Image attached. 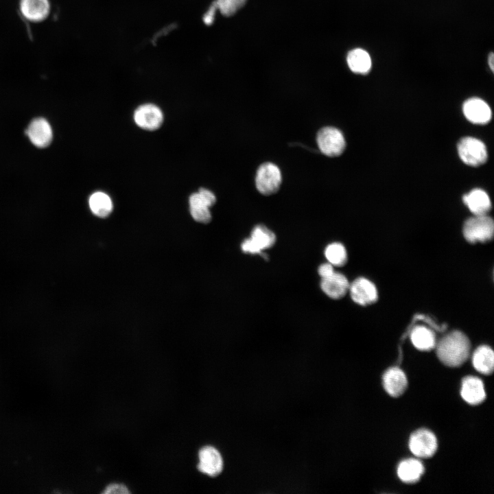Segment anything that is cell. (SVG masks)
Returning <instances> with one entry per match:
<instances>
[{"mask_svg":"<svg viewBox=\"0 0 494 494\" xmlns=\"http://www.w3.org/2000/svg\"><path fill=\"white\" fill-rule=\"evenodd\" d=\"M333 266L329 262L322 263L319 266L318 272L321 279L328 277L335 272Z\"/></svg>","mask_w":494,"mask_h":494,"instance_id":"obj_28","label":"cell"},{"mask_svg":"<svg viewBox=\"0 0 494 494\" xmlns=\"http://www.w3.org/2000/svg\"><path fill=\"white\" fill-rule=\"evenodd\" d=\"M458 152L460 159L470 166H479L487 159V150L480 140L467 137L460 139L458 144Z\"/></svg>","mask_w":494,"mask_h":494,"instance_id":"obj_5","label":"cell"},{"mask_svg":"<svg viewBox=\"0 0 494 494\" xmlns=\"http://www.w3.org/2000/svg\"><path fill=\"white\" fill-rule=\"evenodd\" d=\"M488 64L491 70L493 72L494 70V55L493 53L491 52L488 56Z\"/></svg>","mask_w":494,"mask_h":494,"instance_id":"obj_30","label":"cell"},{"mask_svg":"<svg viewBox=\"0 0 494 494\" xmlns=\"http://www.w3.org/2000/svg\"><path fill=\"white\" fill-rule=\"evenodd\" d=\"M247 0H216L217 8L226 16H231L243 7Z\"/></svg>","mask_w":494,"mask_h":494,"instance_id":"obj_25","label":"cell"},{"mask_svg":"<svg viewBox=\"0 0 494 494\" xmlns=\"http://www.w3.org/2000/svg\"><path fill=\"white\" fill-rule=\"evenodd\" d=\"M216 9H217V6L216 2L215 1L204 16V20L207 24H210L213 22Z\"/></svg>","mask_w":494,"mask_h":494,"instance_id":"obj_29","label":"cell"},{"mask_svg":"<svg viewBox=\"0 0 494 494\" xmlns=\"http://www.w3.org/2000/svg\"><path fill=\"white\" fill-rule=\"evenodd\" d=\"M435 347L437 356L443 364L449 367H458L469 357L471 344L464 333L454 331L443 336Z\"/></svg>","mask_w":494,"mask_h":494,"instance_id":"obj_1","label":"cell"},{"mask_svg":"<svg viewBox=\"0 0 494 494\" xmlns=\"http://www.w3.org/2000/svg\"><path fill=\"white\" fill-rule=\"evenodd\" d=\"M198 469L210 476L218 475L223 468V460L217 449L212 446L202 447L198 454Z\"/></svg>","mask_w":494,"mask_h":494,"instance_id":"obj_10","label":"cell"},{"mask_svg":"<svg viewBox=\"0 0 494 494\" xmlns=\"http://www.w3.org/2000/svg\"><path fill=\"white\" fill-rule=\"evenodd\" d=\"M316 142L320 152L329 157L340 156L346 148L342 132L331 126L322 128L318 132Z\"/></svg>","mask_w":494,"mask_h":494,"instance_id":"obj_3","label":"cell"},{"mask_svg":"<svg viewBox=\"0 0 494 494\" xmlns=\"http://www.w3.org/2000/svg\"><path fill=\"white\" fill-rule=\"evenodd\" d=\"M190 213L196 222L207 224L211 220L209 208H189Z\"/></svg>","mask_w":494,"mask_h":494,"instance_id":"obj_26","label":"cell"},{"mask_svg":"<svg viewBox=\"0 0 494 494\" xmlns=\"http://www.w3.org/2000/svg\"><path fill=\"white\" fill-rule=\"evenodd\" d=\"M346 61L349 69L355 73L366 74L371 67V59L368 53L360 48L350 51Z\"/></svg>","mask_w":494,"mask_h":494,"instance_id":"obj_20","label":"cell"},{"mask_svg":"<svg viewBox=\"0 0 494 494\" xmlns=\"http://www.w3.org/2000/svg\"><path fill=\"white\" fill-rule=\"evenodd\" d=\"M413 345L421 351H430L436 346V337L434 332L425 326L414 327L410 333Z\"/></svg>","mask_w":494,"mask_h":494,"instance_id":"obj_21","label":"cell"},{"mask_svg":"<svg viewBox=\"0 0 494 494\" xmlns=\"http://www.w3.org/2000/svg\"><path fill=\"white\" fill-rule=\"evenodd\" d=\"M135 123L146 130H155L162 124L163 115L161 109L154 104H146L138 107L134 113Z\"/></svg>","mask_w":494,"mask_h":494,"instance_id":"obj_8","label":"cell"},{"mask_svg":"<svg viewBox=\"0 0 494 494\" xmlns=\"http://www.w3.org/2000/svg\"><path fill=\"white\" fill-rule=\"evenodd\" d=\"M383 385L390 396L397 397L405 392L408 386L407 377L401 369L392 367L384 373Z\"/></svg>","mask_w":494,"mask_h":494,"instance_id":"obj_14","label":"cell"},{"mask_svg":"<svg viewBox=\"0 0 494 494\" xmlns=\"http://www.w3.org/2000/svg\"><path fill=\"white\" fill-rule=\"evenodd\" d=\"M26 133L31 142L38 148L48 146L52 139V130L49 122L43 118L34 119Z\"/></svg>","mask_w":494,"mask_h":494,"instance_id":"obj_12","label":"cell"},{"mask_svg":"<svg viewBox=\"0 0 494 494\" xmlns=\"http://www.w3.org/2000/svg\"><path fill=\"white\" fill-rule=\"evenodd\" d=\"M473 365L475 370L482 374H491L494 368L493 350L489 346H479L473 353Z\"/></svg>","mask_w":494,"mask_h":494,"instance_id":"obj_19","label":"cell"},{"mask_svg":"<svg viewBox=\"0 0 494 494\" xmlns=\"http://www.w3.org/2000/svg\"><path fill=\"white\" fill-rule=\"evenodd\" d=\"M21 10L27 19L38 22L48 16L49 3L48 0H21Z\"/></svg>","mask_w":494,"mask_h":494,"instance_id":"obj_17","label":"cell"},{"mask_svg":"<svg viewBox=\"0 0 494 494\" xmlns=\"http://www.w3.org/2000/svg\"><path fill=\"white\" fill-rule=\"evenodd\" d=\"M216 201L215 196L211 191L201 188L191 194L189 199V208H209Z\"/></svg>","mask_w":494,"mask_h":494,"instance_id":"obj_24","label":"cell"},{"mask_svg":"<svg viewBox=\"0 0 494 494\" xmlns=\"http://www.w3.org/2000/svg\"><path fill=\"white\" fill-rule=\"evenodd\" d=\"M349 283L342 274L334 272L328 277L321 279L320 287L322 292L333 299L342 298L349 288Z\"/></svg>","mask_w":494,"mask_h":494,"instance_id":"obj_13","label":"cell"},{"mask_svg":"<svg viewBox=\"0 0 494 494\" xmlns=\"http://www.w3.org/2000/svg\"><path fill=\"white\" fill-rule=\"evenodd\" d=\"M461 396L471 405H478L484 401L486 393L483 382L478 377L469 376L463 379Z\"/></svg>","mask_w":494,"mask_h":494,"instance_id":"obj_15","label":"cell"},{"mask_svg":"<svg viewBox=\"0 0 494 494\" xmlns=\"http://www.w3.org/2000/svg\"><path fill=\"white\" fill-rule=\"evenodd\" d=\"M494 224L487 215H475L469 218L463 226L464 238L471 243L485 242L492 239Z\"/></svg>","mask_w":494,"mask_h":494,"instance_id":"obj_2","label":"cell"},{"mask_svg":"<svg viewBox=\"0 0 494 494\" xmlns=\"http://www.w3.org/2000/svg\"><path fill=\"white\" fill-rule=\"evenodd\" d=\"M89 204L93 213L99 217H106L113 210L110 198L105 193L97 191L89 198Z\"/></svg>","mask_w":494,"mask_h":494,"instance_id":"obj_22","label":"cell"},{"mask_svg":"<svg viewBox=\"0 0 494 494\" xmlns=\"http://www.w3.org/2000/svg\"><path fill=\"white\" fill-rule=\"evenodd\" d=\"M463 202L475 215H486L491 208L489 196L481 189H474L464 195Z\"/></svg>","mask_w":494,"mask_h":494,"instance_id":"obj_16","label":"cell"},{"mask_svg":"<svg viewBox=\"0 0 494 494\" xmlns=\"http://www.w3.org/2000/svg\"><path fill=\"white\" fill-rule=\"evenodd\" d=\"M463 113L465 117L475 124H487L491 118V110L484 100L473 97L463 104Z\"/></svg>","mask_w":494,"mask_h":494,"instance_id":"obj_11","label":"cell"},{"mask_svg":"<svg viewBox=\"0 0 494 494\" xmlns=\"http://www.w3.org/2000/svg\"><path fill=\"white\" fill-rule=\"evenodd\" d=\"M411 452L419 458H430L437 449V440L430 430L421 429L414 432L409 440Z\"/></svg>","mask_w":494,"mask_h":494,"instance_id":"obj_7","label":"cell"},{"mask_svg":"<svg viewBox=\"0 0 494 494\" xmlns=\"http://www.w3.org/2000/svg\"><path fill=\"white\" fill-rule=\"evenodd\" d=\"M424 472L423 464L418 460L409 458L400 462L397 468V474L401 481L405 483H414L419 481Z\"/></svg>","mask_w":494,"mask_h":494,"instance_id":"obj_18","label":"cell"},{"mask_svg":"<svg viewBox=\"0 0 494 494\" xmlns=\"http://www.w3.org/2000/svg\"><path fill=\"white\" fill-rule=\"evenodd\" d=\"M281 181V172L277 165L267 162L261 164L257 169L255 186L260 193L270 196L277 193Z\"/></svg>","mask_w":494,"mask_h":494,"instance_id":"obj_4","label":"cell"},{"mask_svg":"<svg viewBox=\"0 0 494 494\" xmlns=\"http://www.w3.org/2000/svg\"><path fill=\"white\" fill-rule=\"evenodd\" d=\"M276 242L274 233L262 224L257 225L252 230L250 237L243 241L242 250L252 255L262 254V251L271 248Z\"/></svg>","mask_w":494,"mask_h":494,"instance_id":"obj_6","label":"cell"},{"mask_svg":"<svg viewBox=\"0 0 494 494\" xmlns=\"http://www.w3.org/2000/svg\"><path fill=\"white\" fill-rule=\"evenodd\" d=\"M130 491H128V489L122 484H118V483H114L110 484L108 486H107L104 491H103V493L108 494V493H119V494H126L129 493Z\"/></svg>","mask_w":494,"mask_h":494,"instance_id":"obj_27","label":"cell"},{"mask_svg":"<svg viewBox=\"0 0 494 494\" xmlns=\"http://www.w3.org/2000/svg\"><path fill=\"white\" fill-rule=\"evenodd\" d=\"M325 255L329 263L335 266H342L347 261V253L344 246L338 242L329 244L325 250Z\"/></svg>","mask_w":494,"mask_h":494,"instance_id":"obj_23","label":"cell"},{"mask_svg":"<svg viewBox=\"0 0 494 494\" xmlns=\"http://www.w3.org/2000/svg\"><path fill=\"white\" fill-rule=\"evenodd\" d=\"M349 290L353 301L360 305L372 304L377 299L375 285L370 281L363 277L355 279L349 285Z\"/></svg>","mask_w":494,"mask_h":494,"instance_id":"obj_9","label":"cell"}]
</instances>
